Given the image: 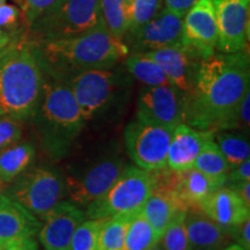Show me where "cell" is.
Returning a JSON list of instances; mask_svg holds the SVG:
<instances>
[{
  "label": "cell",
  "instance_id": "obj_24",
  "mask_svg": "<svg viewBox=\"0 0 250 250\" xmlns=\"http://www.w3.org/2000/svg\"><path fill=\"white\" fill-rule=\"evenodd\" d=\"M193 168L213 180L219 187L226 186L230 167L219 149L214 138L206 142L196 158Z\"/></svg>",
  "mask_w": 250,
  "mask_h": 250
},
{
  "label": "cell",
  "instance_id": "obj_12",
  "mask_svg": "<svg viewBox=\"0 0 250 250\" xmlns=\"http://www.w3.org/2000/svg\"><path fill=\"white\" fill-rule=\"evenodd\" d=\"M125 166L121 158L112 156L96 162L80 176L67 177L65 188L70 201L81 208H86L110 189Z\"/></svg>",
  "mask_w": 250,
  "mask_h": 250
},
{
  "label": "cell",
  "instance_id": "obj_26",
  "mask_svg": "<svg viewBox=\"0 0 250 250\" xmlns=\"http://www.w3.org/2000/svg\"><path fill=\"white\" fill-rule=\"evenodd\" d=\"M101 17L107 29L123 41L129 30V4L126 0H99Z\"/></svg>",
  "mask_w": 250,
  "mask_h": 250
},
{
  "label": "cell",
  "instance_id": "obj_43",
  "mask_svg": "<svg viewBox=\"0 0 250 250\" xmlns=\"http://www.w3.org/2000/svg\"><path fill=\"white\" fill-rule=\"evenodd\" d=\"M147 250H164V249H162V247L160 246V243L158 242V243H155L154 246L151 247V248L147 249Z\"/></svg>",
  "mask_w": 250,
  "mask_h": 250
},
{
  "label": "cell",
  "instance_id": "obj_16",
  "mask_svg": "<svg viewBox=\"0 0 250 250\" xmlns=\"http://www.w3.org/2000/svg\"><path fill=\"white\" fill-rule=\"evenodd\" d=\"M158 62L170 83L186 95L192 89L201 57L186 45H176L144 52Z\"/></svg>",
  "mask_w": 250,
  "mask_h": 250
},
{
  "label": "cell",
  "instance_id": "obj_17",
  "mask_svg": "<svg viewBox=\"0 0 250 250\" xmlns=\"http://www.w3.org/2000/svg\"><path fill=\"white\" fill-rule=\"evenodd\" d=\"M214 138V132L197 130L186 123L174 127L167 153V167L181 171L193 168L203 145Z\"/></svg>",
  "mask_w": 250,
  "mask_h": 250
},
{
  "label": "cell",
  "instance_id": "obj_19",
  "mask_svg": "<svg viewBox=\"0 0 250 250\" xmlns=\"http://www.w3.org/2000/svg\"><path fill=\"white\" fill-rule=\"evenodd\" d=\"M186 227L190 250H219L230 241L228 228L215 223L199 208L187 211Z\"/></svg>",
  "mask_w": 250,
  "mask_h": 250
},
{
  "label": "cell",
  "instance_id": "obj_3",
  "mask_svg": "<svg viewBox=\"0 0 250 250\" xmlns=\"http://www.w3.org/2000/svg\"><path fill=\"white\" fill-rule=\"evenodd\" d=\"M44 73L30 41L14 37L0 51V111L15 120L33 116Z\"/></svg>",
  "mask_w": 250,
  "mask_h": 250
},
{
  "label": "cell",
  "instance_id": "obj_36",
  "mask_svg": "<svg viewBox=\"0 0 250 250\" xmlns=\"http://www.w3.org/2000/svg\"><path fill=\"white\" fill-rule=\"evenodd\" d=\"M228 232L230 240H234L236 245L241 246L245 250H250V219L228 228Z\"/></svg>",
  "mask_w": 250,
  "mask_h": 250
},
{
  "label": "cell",
  "instance_id": "obj_42",
  "mask_svg": "<svg viewBox=\"0 0 250 250\" xmlns=\"http://www.w3.org/2000/svg\"><path fill=\"white\" fill-rule=\"evenodd\" d=\"M219 250H245V249H243L241 246H239V245H236V243H234V245L226 246V247H224V248H221V249H219Z\"/></svg>",
  "mask_w": 250,
  "mask_h": 250
},
{
  "label": "cell",
  "instance_id": "obj_31",
  "mask_svg": "<svg viewBox=\"0 0 250 250\" xmlns=\"http://www.w3.org/2000/svg\"><path fill=\"white\" fill-rule=\"evenodd\" d=\"M164 7L162 0H133L129 6V30L127 34L138 30L147 23ZM126 34V35H127Z\"/></svg>",
  "mask_w": 250,
  "mask_h": 250
},
{
  "label": "cell",
  "instance_id": "obj_27",
  "mask_svg": "<svg viewBox=\"0 0 250 250\" xmlns=\"http://www.w3.org/2000/svg\"><path fill=\"white\" fill-rule=\"evenodd\" d=\"M214 142L223 153L230 169L236 167L250 156V144L245 133L217 131Z\"/></svg>",
  "mask_w": 250,
  "mask_h": 250
},
{
  "label": "cell",
  "instance_id": "obj_14",
  "mask_svg": "<svg viewBox=\"0 0 250 250\" xmlns=\"http://www.w3.org/2000/svg\"><path fill=\"white\" fill-rule=\"evenodd\" d=\"M218 23L212 0H197L183 17V45L202 59L217 52Z\"/></svg>",
  "mask_w": 250,
  "mask_h": 250
},
{
  "label": "cell",
  "instance_id": "obj_38",
  "mask_svg": "<svg viewBox=\"0 0 250 250\" xmlns=\"http://www.w3.org/2000/svg\"><path fill=\"white\" fill-rule=\"evenodd\" d=\"M0 250H39V246L33 236L20 237L0 245Z\"/></svg>",
  "mask_w": 250,
  "mask_h": 250
},
{
  "label": "cell",
  "instance_id": "obj_18",
  "mask_svg": "<svg viewBox=\"0 0 250 250\" xmlns=\"http://www.w3.org/2000/svg\"><path fill=\"white\" fill-rule=\"evenodd\" d=\"M198 208L208 218L225 228L236 226L250 219V208L227 186L215 189Z\"/></svg>",
  "mask_w": 250,
  "mask_h": 250
},
{
  "label": "cell",
  "instance_id": "obj_15",
  "mask_svg": "<svg viewBox=\"0 0 250 250\" xmlns=\"http://www.w3.org/2000/svg\"><path fill=\"white\" fill-rule=\"evenodd\" d=\"M86 220L85 211L71 201H62L41 225L39 240L45 250H66L77 227Z\"/></svg>",
  "mask_w": 250,
  "mask_h": 250
},
{
  "label": "cell",
  "instance_id": "obj_29",
  "mask_svg": "<svg viewBox=\"0 0 250 250\" xmlns=\"http://www.w3.org/2000/svg\"><path fill=\"white\" fill-rule=\"evenodd\" d=\"M187 210H180L166 228L159 243L164 250H190L186 227Z\"/></svg>",
  "mask_w": 250,
  "mask_h": 250
},
{
  "label": "cell",
  "instance_id": "obj_8",
  "mask_svg": "<svg viewBox=\"0 0 250 250\" xmlns=\"http://www.w3.org/2000/svg\"><path fill=\"white\" fill-rule=\"evenodd\" d=\"M12 182L5 195L41 220H44L66 195L65 180L51 168L26 169Z\"/></svg>",
  "mask_w": 250,
  "mask_h": 250
},
{
  "label": "cell",
  "instance_id": "obj_20",
  "mask_svg": "<svg viewBox=\"0 0 250 250\" xmlns=\"http://www.w3.org/2000/svg\"><path fill=\"white\" fill-rule=\"evenodd\" d=\"M40 227L39 218L6 195L0 196V245L35 235Z\"/></svg>",
  "mask_w": 250,
  "mask_h": 250
},
{
  "label": "cell",
  "instance_id": "obj_22",
  "mask_svg": "<svg viewBox=\"0 0 250 250\" xmlns=\"http://www.w3.org/2000/svg\"><path fill=\"white\" fill-rule=\"evenodd\" d=\"M35 148L29 143H15L0 152V187L11 183L29 167Z\"/></svg>",
  "mask_w": 250,
  "mask_h": 250
},
{
  "label": "cell",
  "instance_id": "obj_11",
  "mask_svg": "<svg viewBox=\"0 0 250 250\" xmlns=\"http://www.w3.org/2000/svg\"><path fill=\"white\" fill-rule=\"evenodd\" d=\"M123 42L129 54L149 52L154 50L183 44V17L165 7L138 30L127 34Z\"/></svg>",
  "mask_w": 250,
  "mask_h": 250
},
{
  "label": "cell",
  "instance_id": "obj_37",
  "mask_svg": "<svg viewBox=\"0 0 250 250\" xmlns=\"http://www.w3.org/2000/svg\"><path fill=\"white\" fill-rule=\"evenodd\" d=\"M242 181H250V159H247L229 170L226 184L242 182Z\"/></svg>",
  "mask_w": 250,
  "mask_h": 250
},
{
  "label": "cell",
  "instance_id": "obj_35",
  "mask_svg": "<svg viewBox=\"0 0 250 250\" xmlns=\"http://www.w3.org/2000/svg\"><path fill=\"white\" fill-rule=\"evenodd\" d=\"M21 11L17 6L2 4L0 6V29L17 35Z\"/></svg>",
  "mask_w": 250,
  "mask_h": 250
},
{
  "label": "cell",
  "instance_id": "obj_28",
  "mask_svg": "<svg viewBox=\"0 0 250 250\" xmlns=\"http://www.w3.org/2000/svg\"><path fill=\"white\" fill-rule=\"evenodd\" d=\"M159 237L154 229L143 214V208L134 214L131 220L126 237H125L124 250H147L159 242Z\"/></svg>",
  "mask_w": 250,
  "mask_h": 250
},
{
  "label": "cell",
  "instance_id": "obj_21",
  "mask_svg": "<svg viewBox=\"0 0 250 250\" xmlns=\"http://www.w3.org/2000/svg\"><path fill=\"white\" fill-rule=\"evenodd\" d=\"M180 210H184L176 198L161 191H152L143 206V214L147 219L159 239Z\"/></svg>",
  "mask_w": 250,
  "mask_h": 250
},
{
  "label": "cell",
  "instance_id": "obj_23",
  "mask_svg": "<svg viewBox=\"0 0 250 250\" xmlns=\"http://www.w3.org/2000/svg\"><path fill=\"white\" fill-rule=\"evenodd\" d=\"M123 62L127 73L144 86L173 85L160 65L144 52L129 54Z\"/></svg>",
  "mask_w": 250,
  "mask_h": 250
},
{
  "label": "cell",
  "instance_id": "obj_39",
  "mask_svg": "<svg viewBox=\"0 0 250 250\" xmlns=\"http://www.w3.org/2000/svg\"><path fill=\"white\" fill-rule=\"evenodd\" d=\"M162 1L166 9L184 17L187 12L196 4L197 0H162Z\"/></svg>",
  "mask_w": 250,
  "mask_h": 250
},
{
  "label": "cell",
  "instance_id": "obj_25",
  "mask_svg": "<svg viewBox=\"0 0 250 250\" xmlns=\"http://www.w3.org/2000/svg\"><path fill=\"white\" fill-rule=\"evenodd\" d=\"M137 212L104 218L100 228L98 250H124L127 229Z\"/></svg>",
  "mask_w": 250,
  "mask_h": 250
},
{
  "label": "cell",
  "instance_id": "obj_10",
  "mask_svg": "<svg viewBox=\"0 0 250 250\" xmlns=\"http://www.w3.org/2000/svg\"><path fill=\"white\" fill-rule=\"evenodd\" d=\"M137 117L174 129L186 121V94L174 85L144 86L139 93Z\"/></svg>",
  "mask_w": 250,
  "mask_h": 250
},
{
  "label": "cell",
  "instance_id": "obj_46",
  "mask_svg": "<svg viewBox=\"0 0 250 250\" xmlns=\"http://www.w3.org/2000/svg\"><path fill=\"white\" fill-rule=\"evenodd\" d=\"M66 250H70V249H66Z\"/></svg>",
  "mask_w": 250,
  "mask_h": 250
},
{
  "label": "cell",
  "instance_id": "obj_9",
  "mask_svg": "<svg viewBox=\"0 0 250 250\" xmlns=\"http://www.w3.org/2000/svg\"><path fill=\"white\" fill-rule=\"evenodd\" d=\"M173 130L137 116L125 126V147L137 167L147 171L167 167Z\"/></svg>",
  "mask_w": 250,
  "mask_h": 250
},
{
  "label": "cell",
  "instance_id": "obj_41",
  "mask_svg": "<svg viewBox=\"0 0 250 250\" xmlns=\"http://www.w3.org/2000/svg\"><path fill=\"white\" fill-rule=\"evenodd\" d=\"M14 37H17V35H13V34L0 29V51H1L5 46H7L9 43L14 40Z\"/></svg>",
  "mask_w": 250,
  "mask_h": 250
},
{
  "label": "cell",
  "instance_id": "obj_6",
  "mask_svg": "<svg viewBox=\"0 0 250 250\" xmlns=\"http://www.w3.org/2000/svg\"><path fill=\"white\" fill-rule=\"evenodd\" d=\"M102 20L99 0H56L29 27L37 41L70 39Z\"/></svg>",
  "mask_w": 250,
  "mask_h": 250
},
{
  "label": "cell",
  "instance_id": "obj_2",
  "mask_svg": "<svg viewBox=\"0 0 250 250\" xmlns=\"http://www.w3.org/2000/svg\"><path fill=\"white\" fill-rule=\"evenodd\" d=\"M31 43L43 73L64 83L81 72L115 67L129 55L125 43L111 35L103 20L81 35Z\"/></svg>",
  "mask_w": 250,
  "mask_h": 250
},
{
  "label": "cell",
  "instance_id": "obj_4",
  "mask_svg": "<svg viewBox=\"0 0 250 250\" xmlns=\"http://www.w3.org/2000/svg\"><path fill=\"white\" fill-rule=\"evenodd\" d=\"M34 122L45 151L54 160L67 155L86 120L66 83L44 74Z\"/></svg>",
  "mask_w": 250,
  "mask_h": 250
},
{
  "label": "cell",
  "instance_id": "obj_44",
  "mask_svg": "<svg viewBox=\"0 0 250 250\" xmlns=\"http://www.w3.org/2000/svg\"><path fill=\"white\" fill-rule=\"evenodd\" d=\"M6 2V0H0V6H1L2 4H5Z\"/></svg>",
  "mask_w": 250,
  "mask_h": 250
},
{
  "label": "cell",
  "instance_id": "obj_13",
  "mask_svg": "<svg viewBox=\"0 0 250 250\" xmlns=\"http://www.w3.org/2000/svg\"><path fill=\"white\" fill-rule=\"evenodd\" d=\"M212 2L218 23V51L234 54L248 49L250 0H212Z\"/></svg>",
  "mask_w": 250,
  "mask_h": 250
},
{
  "label": "cell",
  "instance_id": "obj_32",
  "mask_svg": "<svg viewBox=\"0 0 250 250\" xmlns=\"http://www.w3.org/2000/svg\"><path fill=\"white\" fill-rule=\"evenodd\" d=\"M250 125V93L248 92L240 101L230 116L225 131H242L248 132Z\"/></svg>",
  "mask_w": 250,
  "mask_h": 250
},
{
  "label": "cell",
  "instance_id": "obj_33",
  "mask_svg": "<svg viewBox=\"0 0 250 250\" xmlns=\"http://www.w3.org/2000/svg\"><path fill=\"white\" fill-rule=\"evenodd\" d=\"M21 134L22 130L18 120L0 115V152L18 143L21 138Z\"/></svg>",
  "mask_w": 250,
  "mask_h": 250
},
{
  "label": "cell",
  "instance_id": "obj_45",
  "mask_svg": "<svg viewBox=\"0 0 250 250\" xmlns=\"http://www.w3.org/2000/svg\"><path fill=\"white\" fill-rule=\"evenodd\" d=\"M0 115H2V114H1V111H0Z\"/></svg>",
  "mask_w": 250,
  "mask_h": 250
},
{
  "label": "cell",
  "instance_id": "obj_1",
  "mask_svg": "<svg viewBox=\"0 0 250 250\" xmlns=\"http://www.w3.org/2000/svg\"><path fill=\"white\" fill-rule=\"evenodd\" d=\"M250 88L248 50L215 54L199 61L192 89L186 95L184 123L202 131H225Z\"/></svg>",
  "mask_w": 250,
  "mask_h": 250
},
{
  "label": "cell",
  "instance_id": "obj_5",
  "mask_svg": "<svg viewBox=\"0 0 250 250\" xmlns=\"http://www.w3.org/2000/svg\"><path fill=\"white\" fill-rule=\"evenodd\" d=\"M86 121L104 114L125 99L132 77L121 67L81 72L66 81Z\"/></svg>",
  "mask_w": 250,
  "mask_h": 250
},
{
  "label": "cell",
  "instance_id": "obj_7",
  "mask_svg": "<svg viewBox=\"0 0 250 250\" xmlns=\"http://www.w3.org/2000/svg\"><path fill=\"white\" fill-rule=\"evenodd\" d=\"M153 191L151 171L125 166L110 189L86 208L88 219H103L142 210Z\"/></svg>",
  "mask_w": 250,
  "mask_h": 250
},
{
  "label": "cell",
  "instance_id": "obj_40",
  "mask_svg": "<svg viewBox=\"0 0 250 250\" xmlns=\"http://www.w3.org/2000/svg\"><path fill=\"white\" fill-rule=\"evenodd\" d=\"M226 186L234 190L243 203L250 208V181H242V182L226 184Z\"/></svg>",
  "mask_w": 250,
  "mask_h": 250
},
{
  "label": "cell",
  "instance_id": "obj_34",
  "mask_svg": "<svg viewBox=\"0 0 250 250\" xmlns=\"http://www.w3.org/2000/svg\"><path fill=\"white\" fill-rule=\"evenodd\" d=\"M20 4L24 22L30 27L56 0H17Z\"/></svg>",
  "mask_w": 250,
  "mask_h": 250
},
{
  "label": "cell",
  "instance_id": "obj_30",
  "mask_svg": "<svg viewBox=\"0 0 250 250\" xmlns=\"http://www.w3.org/2000/svg\"><path fill=\"white\" fill-rule=\"evenodd\" d=\"M103 219L83 220L72 236L70 250H98L99 233Z\"/></svg>",
  "mask_w": 250,
  "mask_h": 250
}]
</instances>
